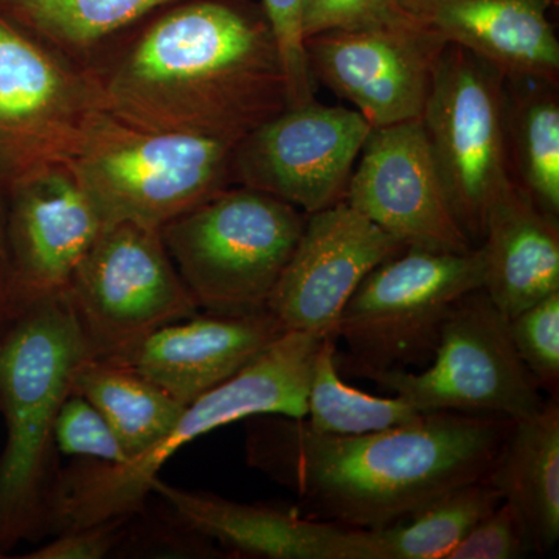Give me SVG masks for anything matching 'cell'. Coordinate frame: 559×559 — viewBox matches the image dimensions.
Wrapping results in <instances>:
<instances>
[{
    "mask_svg": "<svg viewBox=\"0 0 559 559\" xmlns=\"http://www.w3.org/2000/svg\"><path fill=\"white\" fill-rule=\"evenodd\" d=\"M506 87L511 179L559 218V84L506 79Z\"/></svg>",
    "mask_w": 559,
    "mask_h": 559,
    "instance_id": "cell-23",
    "label": "cell"
},
{
    "mask_svg": "<svg viewBox=\"0 0 559 559\" xmlns=\"http://www.w3.org/2000/svg\"><path fill=\"white\" fill-rule=\"evenodd\" d=\"M250 466L289 488L312 520L382 530L414 516L452 489L485 479L513 419L425 412L411 425L333 436L304 418H249Z\"/></svg>",
    "mask_w": 559,
    "mask_h": 559,
    "instance_id": "cell-1",
    "label": "cell"
},
{
    "mask_svg": "<svg viewBox=\"0 0 559 559\" xmlns=\"http://www.w3.org/2000/svg\"><path fill=\"white\" fill-rule=\"evenodd\" d=\"M518 511L535 554H547L559 539V406L518 419L495 465L485 477Z\"/></svg>",
    "mask_w": 559,
    "mask_h": 559,
    "instance_id": "cell-21",
    "label": "cell"
},
{
    "mask_svg": "<svg viewBox=\"0 0 559 559\" xmlns=\"http://www.w3.org/2000/svg\"><path fill=\"white\" fill-rule=\"evenodd\" d=\"M421 123L454 218L479 246L489 204L511 180L506 75L448 44L433 70Z\"/></svg>",
    "mask_w": 559,
    "mask_h": 559,
    "instance_id": "cell-8",
    "label": "cell"
},
{
    "mask_svg": "<svg viewBox=\"0 0 559 559\" xmlns=\"http://www.w3.org/2000/svg\"><path fill=\"white\" fill-rule=\"evenodd\" d=\"M370 131L355 109L290 106L238 140L231 178L311 215L344 201Z\"/></svg>",
    "mask_w": 559,
    "mask_h": 559,
    "instance_id": "cell-11",
    "label": "cell"
},
{
    "mask_svg": "<svg viewBox=\"0 0 559 559\" xmlns=\"http://www.w3.org/2000/svg\"><path fill=\"white\" fill-rule=\"evenodd\" d=\"M72 392L100 412L128 460L156 447L186 409V404L159 385L112 359L84 360Z\"/></svg>",
    "mask_w": 559,
    "mask_h": 559,
    "instance_id": "cell-22",
    "label": "cell"
},
{
    "mask_svg": "<svg viewBox=\"0 0 559 559\" xmlns=\"http://www.w3.org/2000/svg\"><path fill=\"white\" fill-rule=\"evenodd\" d=\"M448 44L423 24L319 33L305 39L312 80L373 128L421 119Z\"/></svg>",
    "mask_w": 559,
    "mask_h": 559,
    "instance_id": "cell-12",
    "label": "cell"
},
{
    "mask_svg": "<svg viewBox=\"0 0 559 559\" xmlns=\"http://www.w3.org/2000/svg\"><path fill=\"white\" fill-rule=\"evenodd\" d=\"M337 341L325 337L312 367L305 421L333 436H360L411 425L423 417L399 396H373L342 380L336 362Z\"/></svg>",
    "mask_w": 559,
    "mask_h": 559,
    "instance_id": "cell-25",
    "label": "cell"
},
{
    "mask_svg": "<svg viewBox=\"0 0 559 559\" xmlns=\"http://www.w3.org/2000/svg\"><path fill=\"white\" fill-rule=\"evenodd\" d=\"M175 0H3L22 22L64 46H91Z\"/></svg>",
    "mask_w": 559,
    "mask_h": 559,
    "instance_id": "cell-26",
    "label": "cell"
},
{
    "mask_svg": "<svg viewBox=\"0 0 559 559\" xmlns=\"http://www.w3.org/2000/svg\"><path fill=\"white\" fill-rule=\"evenodd\" d=\"M305 221L288 202L241 186L165 224L160 235L201 311L242 316L267 310Z\"/></svg>",
    "mask_w": 559,
    "mask_h": 559,
    "instance_id": "cell-6",
    "label": "cell"
},
{
    "mask_svg": "<svg viewBox=\"0 0 559 559\" xmlns=\"http://www.w3.org/2000/svg\"><path fill=\"white\" fill-rule=\"evenodd\" d=\"M128 518H117L86 525V527L64 530L57 538L49 540L24 559H102L108 557L123 538Z\"/></svg>",
    "mask_w": 559,
    "mask_h": 559,
    "instance_id": "cell-32",
    "label": "cell"
},
{
    "mask_svg": "<svg viewBox=\"0 0 559 559\" xmlns=\"http://www.w3.org/2000/svg\"><path fill=\"white\" fill-rule=\"evenodd\" d=\"M369 381L419 412H460L518 421L546 404L543 390L514 348L510 319L484 288L452 308L428 367L381 371Z\"/></svg>",
    "mask_w": 559,
    "mask_h": 559,
    "instance_id": "cell-9",
    "label": "cell"
},
{
    "mask_svg": "<svg viewBox=\"0 0 559 559\" xmlns=\"http://www.w3.org/2000/svg\"><path fill=\"white\" fill-rule=\"evenodd\" d=\"M344 202L406 248H476L454 218L421 119L370 131Z\"/></svg>",
    "mask_w": 559,
    "mask_h": 559,
    "instance_id": "cell-13",
    "label": "cell"
},
{
    "mask_svg": "<svg viewBox=\"0 0 559 559\" xmlns=\"http://www.w3.org/2000/svg\"><path fill=\"white\" fill-rule=\"evenodd\" d=\"M91 358L68 296L53 294L11 316L0 333V555L50 532L60 469L55 423L81 364Z\"/></svg>",
    "mask_w": 559,
    "mask_h": 559,
    "instance_id": "cell-3",
    "label": "cell"
},
{
    "mask_svg": "<svg viewBox=\"0 0 559 559\" xmlns=\"http://www.w3.org/2000/svg\"><path fill=\"white\" fill-rule=\"evenodd\" d=\"M189 532L216 540L240 557L263 559H370L364 530L312 520L299 509L242 503L209 492L151 485Z\"/></svg>",
    "mask_w": 559,
    "mask_h": 559,
    "instance_id": "cell-18",
    "label": "cell"
},
{
    "mask_svg": "<svg viewBox=\"0 0 559 559\" xmlns=\"http://www.w3.org/2000/svg\"><path fill=\"white\" fill-rule=\"evenodd\" d=\"M304 9L305 0H261L288 84V108L316 100L305 51Z\"/></svg>",
    "mask_w": 559,
    "mask_h": 559,
    "instance_id": "cell-29",
    "label": "cell"
},
{
    "mask_svg": "<svg viewBox=\"0 0 559 559\" xmlns=\"http://www.w3.org/2000/svg\"><path fill=\"white\" fill-rule=\"evenodd\" d=\"M98 109L100 102L0 20V165L25 176L62 164Z\"/></svg>",
    "mask_w": 559,
    "mask_h": 559,
    "instance_id": "cell-15",
    "label": "cell"
},
{
    "mask_svg": "<svg viewBox=\"0 0 559 559\" xmlns=\"http://www.w3.org/2000/svg\"><path fill=\"white\" fill-rule=\"evenodd\" d=\"M500 502L487 479L452 489L392 527L364 530L370 559H447Z\"/></svg>",
    "mask_w": 559,
    "mask_h": 559,
    "instance_id": "cell-24",
    "label": "cell"
},
{
    "mask_svg": "<svg viewBox=\"0 0 559 559\" xmlns=\"http://www.w3.org/2000/svg\"><path fill=\"white\" fill-rule=\"evenodd\" d=\"M285 333L267 310L242 316L200 311L103 359L131 367L187 406L240 373Z\"/></svg>",
    "mask_w": 559,
    "mask_h": 559,
    "instance_id": "cell-17",
    "label": "cell"
},
{
    "mask_svg": "<svg viewBox=\"0 0 559 559\" xmlns=\"http://www.w3.org/2000/svg\"><path fill=\"white\" fill-rule=\"evenodd\" d=\"M423 25L495 66L507 80L559 84L558 0H403Z\"/></svg>",
    "mask_w": 559,
    "mask_h": 559,
    "instance_id": "cell-19",
    "label": "cell"
},
{
    "mask_svg": "<svg viewBox=\"0 0 559 559\" xmlns=\"http://www.w3.org/2000/svg\"><path fill=\"white\" fill-rule=\"evenodd\" d=\"M484 253L406 248L367 275L337 322L340 371L366 378L425 369L452 308L484 288Z\"/></svg>",
    "mask_w": 559,
    "mask_h": 559,
    "instance_id": "cell-7",
    "label": "cell"
},
{
    "mask_svg": "<svg viewBox=\"0 0 559 559\" xmlns=\"http://www.w3.org/2000/svg\"><path fill=\"white\" fill-rule=\"evenodd\" d=\"M0 558H3L2 555H0Z\"/></svg>",
    "mask_w": 559,
    "mask_h": 559,
    "instance_id": "cell-34",
    "label": "cell"
},
{
    "mask_svg": "<svg viewBox=\"0 0 559 559\" xmlns=\"http://www.w3.org/2000/svg\"><path fill=\"white\" fill-rule=\"evenodd\" d=\"M323 340L318 333L286 331L240 373L187 404L170 432L145 454L123 463L84 460L60 469L50 530L60 533L117 518L130 520L145 506L165 463L223 426L260 415L307 417L312 367Z\"/></svg>",
    "mask_w": 559,
    "mask_h": 559,
    "instance_id": "cell-4",
    "label": "cell"
},
{
    "mask_svg": "<svg viewBox=\"0 0 559 559\" xmlns=\"http://www.w3.org/2000/svg\"><path fill=\"white\" fill-rule=\"evenodd\" d=\"M55 447L62 455L103 463H123L128 457L100 412L70 392L55 423Z\"/></svg>",
    "mask_w": 559,
    "mask_h": 559,
    "instance_id": "cell-28",
    "label": "cell"
},
{
    "mask_svg": "<svg viewBox=\"0 0 559 559\" xmlns=\"http://www.w3.org/2000/svg\"><path fill=\"white\" fill-rule=\"evenodd\" d=\"M237 142L193 132L151 131L98 109L66 160V168L103 227L165 224L226 190Z\"/></svg>",
    "mask_w": 559,
    "mask_h": 559,
    "instance_id": "cell-5",
    "label": "cell"
},
{
    "mask_svg": "<svg viewBox=\"0 0 559 559\" xmlns=\"http://www.w3.org/2000/svg\"><path fill=\"white\" fill-rule=\"evenodd\" d=\"M91 358H110L154 330L200 312L160 230L103 227L66 288Z\"/></svg>",
    "mask_w": 559,
    "mask_h": 559,
    "instance_id": "cell-10",
    "label": "cell"
},
{
    "mask_svg": "<svg viewBox=\"0 0 559 559\" xmlns=\"http://www.w3.org/2000/svg\"><path fill=\"white\" fill-rule=\"evenodd\" d=\"M484 290L507 319L559 293V223L511 179L485 216Z\"/></svg>",
    "mask_w": 559,
    "mask_h": 559,
    "instance_id": "cell-20",
    "label": "cell"
},
{
    "mask_svg": "<svg viewBox=\"0 0 559 559\" xmlns=\"http://www.w3.org/2000/svg\"><path fill=\"white\" fill-rule=\"evenodd\" d=\"M514 348L543 392L557 399L559 385V293L510 319Z\"/></svg>",
    "mask_w": 559,
    "mask_h": 559,
    "instance_id": "cell-27",
    "label": "cell"
},
{
    "mask_svg": "<svg viewBox=\"0 0 559 559\" xmlns=\"http://www.w3.org/2000/svg\"><path fill=\"white\" fill-rule=\"evenodd\" d=\"M421 24L403 0H305V39L319 33Z\"/></svg>",
    "mask_w": 559,
    "mask_h": 559,
    "instance_id": "cell-30",
    "label": "cell"
},
{
    "mask_svg": "<svg viewBox=\"0 0 559 559\" xmlns=\"http://www.w3.org/2000/svg\"><path fill=\"white\" fill-rule=\"evenodd\" d=\"M532 551L520 514L502 500L460 540L447 559H518Z\"/></svg>",
    "mask_w": 559,
    "mask_h": 559,
    "instance_id": "cell-31",
    "label": "cell"
},
{
    "mask_svg": "<svg viewBox=\"0 0 559 559\" xmlns=\"http://www.w3.org/2000/svg\"><path fill=\"white\" fill-rule=\"evenodd\" d=\"M24 178L9 216L11 316L32 301L64 293L103 229L90 198L64 165Z\"/></svg>",
    "mask_w": 559,
    "mask_h": 559,
    "instance_id": "cell-16",
    "label": "cell"
},
{
    "mask_svg": "<svg viewBox=\"0 0 559 559\" xmlns=\"http://www.w3.org/2000/svg\"><path fill=\"white\" fill-rule=\"evenodd\" d=\"M11 316V264L9 219L0 216V333Z\"/></svg>",
    "mask_w": 559,
    "mask_h": 559,
    "instance_id": "cell-33",
    "label": "cell"
},
{
    "mask_svg": "<svg viewBox=\"0 0 559 559\" xmlns=\"http://www.w3.org/2000/svg\"><path fill=\"white\" fill-rule=\"evenodd\" d=\"M98 97L132 127L235 142L289 106L266 16L240 0H197L165 14Z\"/></svg>",
    "mask_w": 559,
    "mask_h": 559,
    "instance_id": "cell-2",
    "label": "cell"
},
{
    "mask_svg": "<svg viewBox=\"0 0 559 559\" xmlns=\"http://www.w3.org/2000/svg\"><path fill=\"white\" fill-rule=\"evenodd\" d=\"M404 249L403 242L347 202L311 213L267 311L286 331L336 340L341 312L360 283Z\"/></svg>",
    "mask_w": 559,
    "mask_h": 559,
    "instance_id": "cell-14",
    "label": "cell"
}]
</instances>
